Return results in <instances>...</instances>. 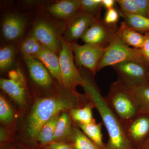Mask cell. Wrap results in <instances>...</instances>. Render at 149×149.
<instances>
[{
  "label": "cell",
  "mask_w": 149,
  "mask_h": 149,
  "mask_svg": "<svg viewBox=\"0 0 149 149\" xmlns=\"http://www.w3.org/2000/svg\"><path fill=\"white\" fill-rule=\"evenodd\" d=\"M61 49L59 54L61 72L62 83L68 91L74 92L78 85L82 86L84 78L75 66L71 44L64 38H61Z\"/></svg>",
  "instance_id": "5"
},
{
  "label": "cell",
  "mask_w": 149,
  "mask_h": 149,
  "mask_svg": "<svg viewBox=\"0 0 149 149\" xmlns=\"http://www.w3.org/2000/svg\"><path fill=\"white\" fill-rule=\"evenodd\" d=\"M76 125L96 146L100 148L105 149L106 145L103 140L102 123L95 122L89 124L76 123Z\"/></svg>",
  "instance_id": "19"
},
{
  "label": "cell",
  "mask_w": 149,
  "mask_h": 149,
  "mask_svg": "<svg viewBox=\"0 0 149 149\" xmlns=\"http://www.w3.org/2000/svg\"><path fill=\"white\" fill-rule=\"evenodd\" d=\"M139 149H149V138L148 139V141H146Z\"/></svg>",
  "instance_id": "36"
},
{
  "label": "cell",
  "mask_w": 149,
  "mask_h": 149,
  "mask_svg": "<svg viewBox=\"0 0 149 149\" xmlns=\"http://www.w3.org/2000/svg\"><path fill=\"white\" fill-rule=\"evenodd\" d=\"M70 44L77 65L86 68L95 76L107 48L90 44L80 45L75 42Z\"/></svg>",
  "instance_id": "7"
},
{
  "label": "cell",
  "mask_w": 149,
  "mask_h": 149,
  "mask_svg": "<svg viewBox=\"0 0 149 149\" xmlns=\"http://www.w3.org/2000/svg\"><path fill=\"white\" fill-rule=\"evenodd\" d=\"M119 12L114 8L107 10L105 15L104 21L109 25L115 26L119 19Z\"/></svg>",
  "instance_id": "30"
},
{
  "label": "cell",
  "mask_w": 149,
  "mask_h": 149,
  "mask_svg": "<svg viewBox=\"0 0 149 149\" xmlns=\"http://www.w3.org/2000/svg\"><path fill=\"white\" fill-rule=\"evenodd\" d=\"M69 141L74 149H102L96 146L77 126L73 128Z\"/></svg>",
  "instance_id": "22"
},
{
  "label": "cell",
  "mask_w": 149,
  "mask_h": 149,
  "mask_svg": "<svg viewBox=\"0 0 149 149\" xmlns=\"http://www.w3.org/2000/svg\"><path fill=\"white\" fill-rule=\"evenodd\" d=\"M122 124L131 143L140 149L149 138V113L142 112Z\"/></svg>",
  "instance_id": "8"
},
{
  "label": "cell",
  "mask_w": 149,
  "mask_h": 149,
  "mask_svg": "<svg viewBox=\"0 0 149 149\" xmlns=\"http://www.w3.org/2000/svg\"><path fill=\"white\" fill-rule=\"evenodd\" d=\"M148 65L133 61L125 62L112 67L118 80L127 88L132 89L149 82Z\"/></svg>",
  "instance_id": "6"
},
{
  "label": "cell",
  "mask_w": 149,
  "mask_h": 149,
  "mask_svg": "<svg viewBox=\"0 0 149 149\" xmlns=\"http://www.w3.org/2000/svg\"><path fill=\"white\" fill-rule=\"evenodd\" d=\"M44 149H49L47 148H45Z\"/></svg>",
  "instance_id": "37"
},
{
  "label": "cell",
  "mask_w": 149,
  "mask_h": 149,
  "mask_svg": "<svg viewBox=\"0 0 149 149\" xmlns=\"http://www.w3.org/2000/svg\"><path fill=\"white\" fill-rule=\"evenodd\" d=\"M104 97L109 106L122 123L142 112L130 89L118 80L110 85L108 93Z\"/></svg>",
  "instance_id": "3"
},
{
  "label": "cell",
  "mask_w": 149,
  "mask_h": 149,
  "mask_svg": "<svg viewBox=\"0 0 149 149\" xmlns=\"http://www.w3.org/2000/svg\"><path fill=\"white\" fill-rule=\"evenodd\" d=\"M0 86L2 90L7 94L19 105H24L26 100L24 84L10 79L1 78Z\"/></svg>",
  "instance_id": "16"
},
{
  "label": "cell",
  "mask_w": 149,
  "mask_h": 149,
  "mask_svg": "<svg viewBox=\"0 0 149 149\" xmlns=\"http://www.w3.org/2000/svg\"><path fill=\"white\" fill-rule=\"evenodd\" d=\"M94 108L95 107L93 104L90 101L84 105L70 109L69 114L75 124L93 123L96 122L93 116V110Z\"/></svg>",
  "instance_id": "20"
},
{
  "label": "cell",
  "mask_w": 149,
  "mask_h": 149,
  "mask_svg": "<svg viewBox=\"0 0 149 149\" xmlns=\"http://www.w3.org/2000/svg\"><path fill=\"white\" fill-rule=\"evenodd\" d=\"M100 18L94 15L80 11L70 20L63 38L70 43L74 42L82 38L88 28Z\"/></svg>",
  "instance_id": "11"
},
{
  "label": "cell",
  "mask_w": 149,
  "mask_h": 149,
  "mask_svg": "<svg viewBox=\"0 0 149 149\" xmlns=\"http://www.w3.org/2000/svg\"><path fill=\"white\" fill-rule=\"evenodd\" d=\"M80 0H64L51 5L49 11L54 16L71 20L81 11Z\"/></svg>",
  "instance_id": "14"
},
{
  "label": "cell",
  "mask_w": 149,
  "mask_h": 149,
  "mask_svg": "<svg viewBox=\"0 0 149 149\" xmlns=\"http://www.w3.org/2000/svg\"><path fill=\"white\" fill-rule=\"evenodd\" d=\"M32 34L43 46L56 54L60 53L61 37L59 36L55 27L50 22L45 20H39L34 25Z\"/></svg>",
  "instance_id": "10"
},
{
  "label": "cell",
  "mask_w": 149,
  "mask_h": 149,
  "mask_svg": "<svg viewBox=\"0 0 149 149\" xmlns=\"http://www.w3.org/2000/svg\"><path fill=\"white\" fill-rule=\"evenodd\" d=\"M43 47L42 45L32 34L23 41L20 47V50L25 59L36 58Z\"/></svg>",
  "instance_id": "23"
},
{
  "label": "cell",
  "mask_w": 149,
  "mask_h": 149,
  "mask_svg": "<svg viewBox=\"0 0 149 149\" xmlns=\"http://www.w3.org/2000/svg\"><path fill=\"white\" fill-rule=\"evenodd\" d=\"M121 9V12L126 14H139L140 13L135 0L116 1Z\"/></svg>",
  "instance_id": "29"
},
{
  "label": "cell",
  "mask_w": 149,
  "mask_h": 149,
  "mask_svg": "<svg viewBox=\"0 0 149 149\" xmlns=\"http://www.w3.org/2000/svg\"><path fill=\"white\" fill-rule=\"evenodd\" d=\"M141 112L149 113V83L130 89Z\"/></svg>",
  "instance_id": "25"
},
{
  "label": "cell",
  "mask_w": 149,
  "mask_h": 149,
  "mask_svg": "<svg viewBox=\"0 0 149 149\" xmlns=\"http://www.w3.org/2000/svg\"><path fill=\"white\" fill-rule=\"evenodd\" d=\"M49 149H74L70 143L64 142H54L46 146Z\"/></svg>",
  "instance_id": "32"
},
{
  "label": "cell",
  "mask_w": 149,
  "mask_h": 149,
  "mask_svg": "<svg viewBox=\"0 0 149 149\" xmlns=\"http://www.w3.org/2000/svg\"><path fill=\"white\" fill-rule=\"evenodd\" d=\"M139 8L140 15L148 17L149 11L148 0H135Z\"/></svg>",
  "instance_id": "31"
},
{
  "label": "cell",
  "mask_w": 149,
  "mask_h": 149,
  "mask_svg": "<svg viewBox=\"0 0 149 149\" xmlns=\"http://www.w3.org/2000/svg\"><path fill=\"white\" fill-rule=\"evenodd\" d=\"M133 61L148 65L149 63L144 58L140 49L131 48L120 40L117 35L109 45L99 63L97 71L108 66L125 62Z\"/></svg>",
  "instance_id": "4"
},
{
  "label": "cell",
  "mask_w": 149,
  "mask_h": 149,
  "mask_svg": "<svg viewBox=\"0 0 149 149\" xmlns=\"http://www.w3.org/2000/svg\"><path fill=\"white\" fill-rule=\"evenodd\" d=\"M80 95L75 91L69 92L65 95L43 98L34 104L28 118L27 130L29 137L37 139L43 125L61 111L80 107Z\"/></svg>",
  "instance_id": "2"
},
{
  "label": "cell",
  "mask_w": 149,
  "mask_h": 149,
  "mask_svg": "<svg viewBox=\"0 0 149 149\" xmlns=\"http://www.w3.org/2000/svg\"><path fill=\"white\" fill-rule=\"evenodd\" d=\"M116 2L114 0H102L103 6L106 8L107 10L113 8L115 3Z\"/></svg>",
  "instance_id": "35"
},
{
  "label": "cell",
  "mask_w": 149,
  "mask_h": 149,
  "mask_svg": "<svg viewBox=\"0 0 149 149\" xmlns=\"http://www.w3.org/2000/svg\"><path fill=\"white\" fill-rule=\"evenodd\" d=\"M72 118L66 112H63L60 116L56 125L53 142H62L65 139H69L73 128Z\"/></svg>",
  "instance_id": "18"
},
{
  "label": "cell",
  "mask_w": 149,
  "mask_h": 149,
  "mask_svg": "<svg viewBox=\"0 0 149 149\" xmlns=\"http://www.w3.org/2000/svg\"><path fill=\"white\" fill-rule=\"evenodd\" d=\"M29 74L36 84L44 88L50 87L52 84L51 73L44 64L36 58L25 59Z\"/></svg>",
  "instance_id": "12"
},
{
  "label": "cell",
  "mask_w": 149,
  "mask_h": 149,
  "mask_svg": "<svg viewBox=\"0 0 149 149\" xmlns=\"http://www.w3.org/2000/svg\"><path fill=\"white\" fill-rule=\"evenodd\" d=\"M9 77H10L9 79L24 84V77L22 73L19 70L10 71L9 73Z\"/></svg>",
  "instance_id": "34"
},
{
  "label": "cell",
  "mask_w": 149,
  "mask_h": 149,
  "mask_svg": "<svg viewBox=\"0 0 149 149\" xmlns=\"http://www.w3.org/2000/svg\"><path fill=\"white\" fill-rule=\"evenodd\" d=\"M117 29L116 25H108L100 18L88 28L81 39L85 44L107 48L115 37Z\"/></svg>",
  "instance_id": "9"
},
{
  "label": "cell",
  "mask_w": 149,
  "mask_h": 149,
  "mask_svg": "<svg viewBox=\"0 0 149 149\" xmlns=\"http://www.w3.org/2000/svg\"><path fill=\"white\" fill-rule=\"evenodd\" d=\"M102 0H80L81 10L100 17Z\"/></svg>",
  "instance_id": "27"
},
{
  "label": "cell",
  "mask_w": 149,
  "mask_h": 149,
  "mask_svg": "<svg viewBox=\"0 0 149 149\" xmlns=\"http://www.w3.org/2000/svg\"><path fill=\"white\" fill-rule=\"evenodd\" d=\"M60 116V113L56 115L41 128L36 139L40 143L41 146H47L53 142L56 125Z\"/></svg>",
  "instance_id": "21"
},
{
  "label": "cell",
  "mask_w": 149,
  "mask_h": 149,
  "mask_svg": "<svg viewBox=\"0 0 149 149\" xmlns=\"http://www.w3.org/2000/svg\"><path fill=\"white\" fill-rule=\"evenodd\" d=\"M15 57V48L9 45L1 48L0 50V69L5 70L12 64Z\"/></svg>",
  "instance_id": "26"
},
{
  "label": "cell",
  "mask_w": 149,
  "mask_h": 149,
  "mask_svg": "<svg viewBox=\"0 0 149 149\" xmlns=\"http://www.w3.org/2000/svg\"><path fill=\"white\" fill-rule=\"evenodd\" d=\"M120 15L130 28L136 31H149V17L139 14H126L121 11Z\"/></svg>",
  "instance_id": "24"
},
{
  "label": "cell",
  "mask_w": 149,
  "mask_h": 149,
  "mask_svg": "<svg viewBox=\"0 0 149 149\" xmlns=\"http://www.w3.org/2000/svg\"><path fill=\"white\" fill-rule=\"evenodd\" d=\"M13 119V113L9 104L2 96L0 97V120L4 123H10Z\"/></svg>",
  "instance_id": "28"
},
{
  "label": "cell",
  "mask_w": 149,
  "mask_h": 149,
  "mask_svg": "<svg viewBox=\"0 0 149 149\" xmlns=\"http://www.w3.org/2000/svg\"><path fill=\"white\" fill-rule=\"evenodd\" d=\"M26 24L25 19L22 16L11 14L6 17L2 23V32L6 40H14L21 37Z\"/></svg>",
  "instance_id": "13"
},
{
  "label": "cell",
  "mask_w": 149,
  "mask_h": 149,
  "mask_svg": "<svg viewBox=\"0 0 149 149\" xmlns=\"http://www.w3.org/2000/svg\"><path fill=\"white\" fill-rule=\"evenodd\" d=\"M141 49V53L149 64V32L145 35L143 45Z\"/></svg>",
  "instance_id": "33"
},
{
  "label": "cell",
  "mask_w": 149,
  "mask_h": 149,
  "mask_svg": "<svg viewBox=\"0 0 149 149\" xmlns=\"http://www.w3.org/2000/svg\"><path fill=\"white\" fill-rule=\"evenodd\" d=\"M116 35L127 45L138 49L142 48L145 40V35L130 28L124 22L118 29Z\"/></svg>",
  "instance_id": "17"
},
{
  "label": "cell",
  "mask_w": 149,
  "mask_h": 149,
  "mask_svg": "<svg viewBox=\"0 0 149 149\" xmlns=\"http://www.w3.org/2000/svg\"><path fill=\"white\" fill-rule=\"evenodd\" d=\"M148 17H149V14H148Z\"/></svg>",
  "instance_id": "38"
},
{
  "label": "cell",
  "mask_w": 149,
  "mask_h": 149,
  "mask_svg": "<svg viewBox=\"0 0 149 149\" xmlns=\"http://www.w3.org/2000/svg\"><path fill=\"white\" fill-rule=\"evenodd\" d=\"M81 73L85 95L97 110L107 132L105 149H137L128 139L122 123L109 106L94 80L85 72Z\"/></svg>",
  "instance_id": "1"
},
{
  "label": "cell",
  "mask_w": 149,
  "mask_h": 149,
  "mask_svg": "<svg viewBox=\"0 0 149 149\" xmlns=\"http://www.w3.org/2000/svg\"><path fill=\"white\" fill-rule=\"evenodd\" d=\"M36 58L45 66L54 78L62 84L59 59L56 54L43 46Z\"/></svg>",
  "instance_id": "15"
},
{
  "label": "cell",
  "mask_w": 149,
  "mask_h": 149,
  "mask_svg": "<svg viewBox=\"0 0 149 149\" xmlns=\"http://www.w3.org/2000/svg\"></svg>",
  "instance_id": "39"
}]
</instances>
